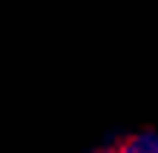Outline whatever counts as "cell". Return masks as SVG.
Returning a JSON list of instances; mask_svg holds the SVG:
<instances>
[{"label":"cell","instance_id":"obj_1","mask_svg":"<svg viewBox=\"0 0 158 153\" xmlns=\"http://www.w3.org/2000/svg\"><path fill=\"white\" fill-rule=\"evenodd\" d=\"M92 153H158V133L155 130H141V133H132V136L112 142L106 147H98Z\"/></svg>","mask_w":158,"mask_h":153}]
</instances>
